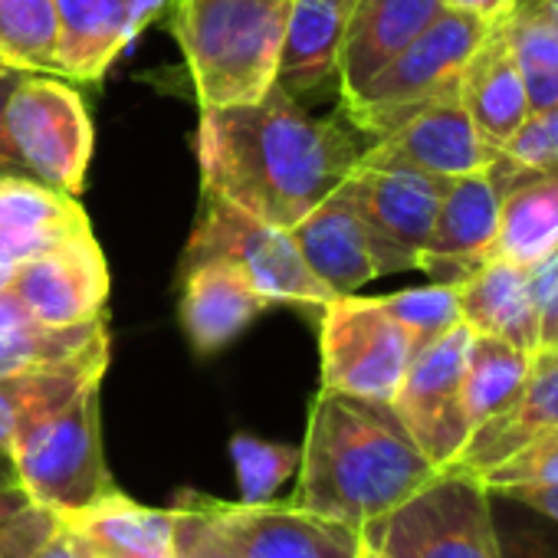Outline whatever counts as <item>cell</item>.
<instances>
[{
    "label": "cell",
    "instance_id": "cell-39",
    "mask_svg": "<svg viewBox=\"0 0 558 558\" xmlns=\"http://www.w3.org/2000/svg\"><path fill=\"white\" fill-rule=\"evenodd\" d=\"M24 70H0V178H31L24 158L17 155L8 125H4V112H8V99L14 93V86L21 83ZM37 181V178H34Z\"/></svg>",
    "mask_w": 558,
    "mask_h": 558
},
{
    "label": "cell",
    "instance_id": "cell-21",
    "mask_svg": "<svg viewBox=\"0 0 558 558\" xmlns=\"http://www.w3.org/2000/svg\"><path fill=\"white\" fill-rule=\"evenodd\" d=\"M457 287L460 319L476 336L502 339L522 352L538 349V313L529 296L525 266L489 256Z\"/></svg>",
    "mask_w": 558,
    "mask_h": 558
},
{
    "label": "cell",
    "instance_id": "cell-19",
    "mask_svg": "<svg viewBox=\"0 0 558 558\" xmlns=\"http://www.w3.org/2000/svg\"><path fill=\"white\" fill-rule=\"evenodd\" d=\"M269 303L253 290L243 269L227 259H207L187 266L181 326L197 355H214L227 349Z\"/></svg>",
    "mask_w": 558,
    "mask_h": 558
},
{
    "label": "cell",
    "instance_id": "cell-34",
    "mask_svg": "<svg viewBox=\"0 0 558 558\" xmlns=\"http://www.w3.org/2000/svg\"><path fill=\"white\" fill-rule=\"evenodd\" d=\"M385 310L411 332L414 349H424L447 329H453L460 319V303H457V287L453 283H434L421 290H404L395 296H381Z\"/></svg>",
    "mask_w": 558,
    "mask_h": 558
},
{
    "label": "cell",
    "instance_id": "cell-4",
    "mask_svg": "<svg viewBox=\"0 0 558 558\" xmlns=\"http://www.w3.org/2000/svg\"><path fill=\"white\" fill-rule=\"evenodd\" d=\"M99 388L102 381L86 385L70 404L27 427L11 447L21 486L60 519L96 506L116 489L102 453Z\"/></svg>",
    "mask_w": 558,
    "mask_h": 558
},
{
    "label": "cell",
    "instance_id": "cell-6",
    "mask_svg": "<svg viewBox=\"0 0 558 558\" xmlns=\"http://www.w3.org/2000/svg\"><path fill=\"white\" fill-rule=\"evenodd\" d=\"M388 558H499L489 493L480 476L447 466L411 499L362 529Z\"/></svg>",
    "mask_w": 558,
    "mask_h": 558
},
{
    "label": "cell",
    "instance_id": "cell-35",
    "mask_svg": "<svg viewBox=\"0 0 558 558\" xmlns=\"http://www.w3.org/2000/svg\"><path fill=\"white\" fill-rule=\"evenodd\" d=\"M174 558H240L220 519L207 506V496L184 489L174 502Z\"/></svg>",
    "mask_w": 558,
    "mask_h": 558
},
{
    "label": "cell",
    "instance_id": "cell-8",
    "mask_svg": "<svg viewBox=\"0 0 558 558\" xmlns=\"http://www.w3.org/2000/svg\"><path fill=\"white\" fill-rule=\"evenodd\" d=\"M414 352L411 332L385 310L381 300L349 293L323 306L319 388L391 404Z\"/></svg>",
    "mask_w": 558,
    "mask_h": 558
},
{
    "label": "cell",
    "instance_id": "cell-20",
    "mask_svg": "<svg viewBox=\"0 0 558 558\" xmlns=\"http://www.w3.org/2000/svg\"><path fill=\"white\" fill-rule=\"evenodd\" d=\"M460 102L493 148H502L529 119L525 86L515 70L502 21L489 24L486 37L466 60L460 73Z\"/></svg>",
    "mask_w": 558,
    "mask_h": 558
},
{
    "label": "cell",
    "instance_id": "cell-16",
    "mask_svg": "<svg viewBox=\"0 0 558 558\" xmlns=\"http://www.w3.org/2000/svg\"><path fill=\"white\" fill-rule=\"evenodd\" d=\"M290 233L306 266L323 279L332 296H349L381 276L372 230L342 184L296 227H290Z\"/></svg>",
    "mask_w": 558,
    "mask_h": 558
},
{
    "label": "cell",
    "instance_id": "cell-11",
    "mask_svg": "<svg viewBox=\"0 0 558 558\" xmlns=\"http://www.w3.org/2000/svg\"><path fill=\"white\" fill-rule=\"evenodd\" d=\"M470 342L473 329L466 323H457L453 329L417 349L391 401L398 417L437 470H447L460 457L473 430L463 411V372Z\"/></svg>",
    "mask_w": 558,
    "mask_h": 558
},
{
    "label": "cell",
    "instance_id": "cell-25",
    "mask_svg": "<svg viewBox=\"0 0 558 558\" xmlns=\"http://www.w3.org/2000/svg\"><path fill=\"white\" fill-rule=\"evenodd\" d=\"M63 80L99 83L132 44L125 0H53Z\"/></svg>",
    "mask_w": 558,
    "mask_h": 558
},
{
    "label": "cell",
    "instance_id": "cell-14",
    "mask_svg": "<svg viewBox=\"0 0 558 558\" xmlns=\"http://www.w3.org/2000/svg\"><path fill=\"white\" fill-rule=\"evenodd\" d=\"M499 158L473 125L470 112L460 102V83L434 96L424 109L404 119L395 132L378 138L362 151V161L375 165H404L437 178H460L489 168Z\"/></svg>",
    "mask_w": 558,
    "mask_h": 558
},
{
    "label": "cell",
    "instance_id": "cell-41",
    "mask_svg": "<svg viewBox=\"0 0 558 558\" xmlns=\"http://www.w3.org/2000/svg\"><path fill=\"white\" fill-rule=\"evenodd\" d=\"M499 493H506V496H512V499H519V502H525V506H532L542 515L558 522V483H551V486H499Z\"/></svg>",
    "mask_w": 558,
    "mask_h": 558
},
{
    "label": "cell",
    "instance_id": "cell-26",
    "mask_svg": "<svg viewBox=\"0 0 558 558\" xmlns=\"http://www.w3.org/2000/svg\"><path fill=\"white\" fill-rule=\"evenodd\" d=\"M558 246V171H522L499 204L493 256L532 266Z\"/></svg>",
    "mask_w": 558,
    "mask_h": 558
},
{
    "label": "cell",
    "instance_id": "cell-44",
    "mask_svg": "<svg viewBox=\"0 0 558 558\" xmlns=\"http://www.w3.org/2000/svg\"><path fill=\"white\" fill-rule=\"evenodd\" d=\"M31 506H37V502L31 499V493H27L21 483H14V486H0V525L11 522V519L21 515V512H27Z\"/></svg>",
    "mask_w": 558,
    "mask_h": 558
},
{
    "label": "cell",
    "instance_id": "cell-32",
    "mask_svg": "<svg viewBox=\"0 0 558 558\" xmlns=\"http://www.w3.org/2000/svg\"><path fill=\"white\" fill-rule=\"evenodd\" d=\"M230 460H233L236 483H240V502L259 506V502H272L276 489L300 473L303 450L290 444L259 440L250 434H233Z\"/></svg>",
    "mask_w": 558,
    "mask_h": 558
},
{
    "label": "cell",
    "instance_id": "cell-9",
    "mask_svg": "<svg viewBox=\"0 0 558 558\" xmlns=\"http://www.w3.org/2000/svg\"><path fill=\"white\" fill-rule=\"evenodd\" d=\"M8 135L31 178L76 197L93 158V122L83 96L63 76L24 73L4 112Z\"/></svg>",
    "mask_w": 558,
    "mask_h": 558
},
{
    "label": "cell",
    "instance_id": "cell-51",
    "mask_svg": "<svg viewBox=\"0 0 558 558\" xmlns=\"http://www.w3.org/2000/svg\"><path fill=\"white\" fill-rule=\"evenodd\" d=\"M0 70H11V66H8V63H4V60H0Z\"/></svg>",
    "mask_w": 558,
    "mask_h": 558
},
{
    "label": "cell",
    "instance_id": "cell-42",
    "mask_svg": "<svg viewBox=\"0 0 558 558\" xmlns=\"http://www.w3.org/2000/svg\"><path fill=\"white\" fill-rule=\"evenodd\" d=\"M515 0H444V8L450 11H463V14H473L486 24H496L502 21L509 11H512Z\"/></svg>",
    "mask_w": 558,
    "mask_h": 558
},
{
    "label": "cell",
    "instance_id": "cell-28",
    "mask_svg": "<svg viewBox=\"0 0 558 558\" xmlns=\"http://www.w3.org/2000/svg\"><path fill=\"white\" fill-rule=\"evenodd\" d=\"M502 31L525 86L529 112L558 106V27L538 0H515L502 17Z\"/></svg>",
    "mask_w": 558,
    "mask_h": 558
},
{
    "label": "cell",
    "instance_id": "cell-24",
    "mask_svg": "<svg viewBox=\"0 0 558 558\" xmlns=\"http://www.w3.org/2000/svg\"><path fill=\"white\" fill-rule=\"evenodd\" d=\"M359 0H290L276 83L290 96L323 89L339 66L342 37Z\"/></svg>",
    "mask_w": 558,
    "mask_h": 558
},
{
    "label": "cell",
    "instance_id": "cell-3",
    "mask_svg": "<svg viewBox=\"0 0 558 558\" xmlns=\"http://www.w3.org/2000/svg\"><path fill=\"white\" fill-rule=\"evenodd\" d=\"M290 0H174L171 31L201 112L259 102L279 73Z\"/></svg>",
    "mask_w": 558,
    "mask_h": 558
},
{
    "label": "cell",
    "instance_id": "cell-22",
    "mask_svg": "<svg viewBox=\"0 0 558 558\" xmlns=\"http://www.w3.org/2000/svg\"><path fill=\"white\" fill-rule=\"evenodd\" d=\"M106 368H109V336L63 365L0 375V450L11 453L14 440L27 427L57 414L86 385L102 381Z\"/></svg>",
    "mask_w": 558,
    "mask_h": 558
},
{
    "label": "cell",
    "instance_id": "cell-45",
    "mask_svg": "<svg viewBox=\"0 0 558 558\" xmlns=\"http://www.w3.org/2000/svg\"><path fill=\"white\" fill-rule=\"evenodd\" d=\"M24 323H34L31 310L11 293V290H0V332H8V329H17Z\"/></svg>",
    "mask_w": 558,
    "mask_h": 558
},
{
    "label": "cell",
    "instance_id": "cell-48",
    "mask_svg": "<svg viewBox=\"0 0 558 558\" xmlns=\"http://www.w3.org/2000/svg\"><path fill=\"white\" fill-rule=\"evenodd\" d=\"M14 272H17V263H14L11 256L0 253V290H11V279H14Z\"/></svg>",
    "mask_w": 558,
    "mask_h": 558
},
{
    "label": "cell",
    "instance_id": "cell-10",
    "mask_svg": "<svg viewBox=\"0 0 558 558\" xmlns=\"http://www.w3.org/2000/svg\"><path fill=\"white\" fill-rule=\"evenodd\" d=\"M450 178H437L404 165L362 161L349 171L342 187L372 230L378 269L401 272L417 269V259L430 240L440 197Z\"/></svg>",
    "mask_w": 558,
    "mask_h": 558
},
{
    "label": "cell",
    "instance_id": "cell-50",
    "mask_svg": "<svg viewBox=\"0 0 558 558\" xmlns=\"http://www.w3.org/2000/svg\"><path fill=\"white\" fill-rule=\"evenodd\" d=\"M362 542H365V538H362ZM362 558H388V555H381L378 548H372V545H365V548H362Z\"/></svg>",
    "mask_w": 558,
    "mask_h": 558
},
{
    "label": "cell",
    "instance_id": "cell-29",
    "mask_svg": "<svg viewBox=\"0 0 558 558\" xmlns=\"http://www.w3.org/2000/svg\"><path fill=\"white\" fill-rule=\"evenodd\" d=\"M529 359L532 352L473 332L466 352V372H463V411L470 427H480L483 421L496 417L519 398L529 378Z\"/></svg>",
    "mask_w": 558,
    "mask_h": 558
},
{
    "label": "cell",
    "instance_id": "cell-2",
    "mask_svg": "<svg viewBox=\"0 0 558 558\" xmlns=\"http://www.w3.org/2000/svg\"><path fill=\"white\" fill-rule=\"evenodd\" d=\"M293 506L365 529L440 470L417 447L395 404L319 388L310 408Z\"/></svg>",
    "mask_w": 558,
    "mask_h": 558
},
{
    "label": "cell",
    "instance_id": "cell-38",
    "mask_svg": "<svg viewBox=\"0 0 558 558\" xmlns=\"http://www.w3.org/2000/svg\"><path fill=\"white\" fill-rule=\"evenodd\" d=\"M57 525H60L57 512L44 506H31L27 512L0 525V558H34V551L50 538Z\"/></svg>",
    "mask_w": 558,
    "mask_h": 558
},
{
    "label": "cell",
    "instance_id": "cell-27",
    "mask_svg": "<svg viewBox=\"0 0 558 558\" xmlns=\"http://www.w3.org/2000/svg\"><path fill=\"white\" fill-rule=\"evenodd\" d=\"M93 548H119V551H155L171 555L174 542V512L142 506L119 489L102 496L96 506L63 515Z\"/></svg>",
    "mask_w": 558,
    "mask_h": 558
},
{
    "label": "cell",
    "instance_id": "cell-7",
    "mask_svg": "<svg viewBox=\"0 0 558 558\" xmlns=\"http://www.w3.org/2000/svg\"><path fill=\"white\" fill-rule=\"evenodd\" d=\"M207 259H227L243 269L266 303H300L323 310L329 300H336L323 279L306 266L290 230L272 227L214 194H204V210L191 233L184 269Z\"/></svg>",
    "mask_w": 558,
    "mask_h": 558
},
{
    "label": "cell",
    "instance_id": "cell-5",
    "mask_svg": "<svg viewBox=\"0 0 558 558\" xmlns=\"http://www.w3.org/2000/svg\"><path fill=\"white\" fill-rule=\"evenodd\" d=\"M486 31V21L447 8L381 73H375L355 96L342 99L345 119L359 132L385 138L434 96L460 83V73Z\"/></svg>",
    "mask_w": 558,
    "mask_h": 558
},
{
    "label": "cell",
    "instance_id": "cell-17",
    "mask_svg": "<svg viewBox=\"0 0 558 558\" xmlns=\"http://www.w3.org/2000/svg\"><path fill=\"white\" fill-rule=\"evenodd\" d=\"M551 430H558V349L538 345L529 359V378L519 398L496 417L473 427L450 466L483 476Z\"/></svg>",
    "mask_w": 558,
    "mask_h": 558
},
{
    "label": "cell",
    "instance_id": "cell-18",
    "mask_svg": "<svg viewBox=\"0 0 558 558\" xmlns=\"http://www.w3.org/2000/svg\"><path fill=\"white\" fill-rule=\"evenodd\" d=\"M444 11V0H359L336 66L342 99L355 96Z\"/></svg>",
    "mask_w": 558,
    "mask_h": 558
},
{
    "label": "cell",
    "instance_id": "cell-40",
    "mask_svg": "<svg viewBox=\"0 0 558 558\" xmlns=\"http://www.w3.org/2000/svg\"><path fill=\"white\" fill-rule=\"evenodd\" d=\"M34 558H96L93 545L60 519V525L50 532V538L34 551Z\"/></svg>",
    "mask_w": 558,
    "mask_h": 558
},
{
    "label": "cell",
    "instance_id": "cell-52",
    "mask_svg": "<svg viewBox=\"0 0 558 558\" xmlns=\"http://www.w3.org/2000/svg\"><path fill=\"white\" fill-rule=\"evenodd\" d=\"M555 349H558V345H555Z\"/></svg>",
    "mask_w": 558,
    "mask_h": 558
},
{
    "label": "cell",
    "instance_id": "cell-12",
    "mask_svg": "<svg viewBox=\"0 0 558 558\" xmlns=\"http://www.w3.org/2000/svg\"><path fill=\"white\" fill-rule=\"evenodd\" d=\"M522 171L529 168L499 151L489 168L450 178L417 269L430 272L434 283H460L473 269H480L496 246L502 191Z\"/></svg>",
    "mask_w": 558,
    "mask_h": 558
},
{
    "label": "cell",
    "instance_id": "cell-46",
    "mask_svg": "<svg viewBox=\"0 0 558 558\" xmlns=\"http://www.w3.org/2000/svg\"><path fill=\"white\" fill-rule=\"evenodd\" d=\"M96 558H174V555H155V551H119V548H93Z\"/></svg>",
    "mask_w": 558,
    "mask_h": 558
},
{
    "label": "cell",
    "instance_id": "cell-30",
    "mask_svg": "<svg viewBox=\"0 0 558 558\" xmlns=\"http://www.w3.org/2000/svg\"><path fill=\"white\" fill-rule=\"evenodd\" d=\"M0 60L11 70L63 76L53 0H0Z\"/></svg>",
    "mask_w": 558,
    "mask_h": 558
},
{
    "label": "cell",
    "instance_id": "cell-36",
    "mask_svg": "<svg viewBox=\"0 0 558 558\" xmlns=\"http://www.w3.org/2000/svg\"><path fill=\"white\" fill-rule=\"evenodd\" d=\"M499 151L529 171H558V106L529 112V119Z\"/></svg>",
    "mask_w": 558,
    "mask_h": 558
},
{
    "label": "cell",
    "instance_id": "cell-49",
    "mask_svg": "<svg viewBox=\"0 0 558 558\" xmlns=\"http://www.w3.org/2000/svg\"><path fill=\"white\" fill-rule=\"evenodd\" d=\"M538 8L555 21V27H558V0H538Z\"/></svg>",
    "mask_w": 558,
    "mask_h": 558
},
{
    "label": "cell",
    "instance_id": "cell-15",
    "mask_svg": "<svg viewBox=\"0 0 558 558\" xmlns=\"http://www.w3.org/2000/svg\"><path fill=\"white\" fill-rule=\"evenodd\" d=\"M240 558H362V529L323 519L293 502H220L207 496Z\"/></svg>",
    "mask_w": 558,
    "mask_h": 558
},
{
    "label": "cell",
    "instance_id": "cell-47",
    "mask_svg": "<svg viewBox=\"0 0 558 558\" xmlns=\"http://www.w3.org/2000/svg\"><path fill=\"white\" fill-rule=\"evenodd\" d=\"M14 483H21L17 480V466H14L11 453L0 450V486H14Z\"/></svg>",
    "mask_w": 558,
    "mask_h": 558
},
{
    "label": "cell",
    "instance_id": "cell-31",
    "mask_svg": "<svg viewBox=\"0 0 558 558\" xmlns=\"http://www.w3.org/2000/svg\"><path fill=\"white\" fill-rule=\"evenodd\" d=\"M106 336H109L106 316H96L76 326H44L37 319L24 323L17 329L0 332V375L63 365L83 355L89 345H96Z\"/></svg>",
    "mask_w": 558,
    "mask_h": 558
},
{
    "label": "cell",
    "instance_id": "cell-23",
    "mask_svg": "<svg viewBox=\"0 0 558 558\" xmlns=\"http://www.w3.org/2000/svg\"><path fill=\"white\" fill-rule=\"evenodd\" d=\"M89 230L83 204L34 178H0V253L24 263Z\"/></svg>",
    "mask_w": 558,
    "mask_h": 558
},
{
    "label": "cell",
    "instance_id": "cell-43",
    "mask_svg": "<svg viewBox=\"0 0 558 558\" xmlns=\"http://www.w3.org/2000/svg\"><path fill=\"white\" fill-rule=\"evenodd\" d=\"M165 8V0H125V14H129V34L132 40L161 14Z\"/></svg>",
    "mask_w": 558,
    "mask_h": 558
},
{
    "label": "cell",
    "instance_id": "cell-37",
    "mask_svg": "<svg viewBox=\"0 0 558 558\" xmlns=\"http://www.w3.org/2000/svg\"><path fill=\"white\" fill-rule=\"evenodd\" d=\"M525 283L538 313V345H558V246L525 266Z\"/></svg>",
    "mask_w": 558,
    "mask_h": 558
},
{
    "label": "cell",
    "instance_id": "cell-13",
    "mask_svg": "<svg viewBox=\"0 0 558 558\" xmlns=\"http://www.w3.org/2000/svg\"><path fill=\"white\" fill-rule=\"evenodd\" d=\"M109 266L93 236L83 230L47 253L17 263L11 293L44 326H76L106 316Z\"/></svg>",
    "mask_w": 558,
    "mask_h": 558
},
{
    "label": "cell",
    "instance_id": "cell-33",
    "mask_svg": "<svg viewBox=\"0 0 558 558\" xmlns=\"http://www.w3.org/2000/svg\"><path fill=\"white\" fill-rule=\"evenodd\" d=\"M489 493V512L496 529L499 558H558V522L538 509L499 493Z\"/></svg>",
    "mask_w": 558,
    "mask_h": 558
},
{
    "label": "cell",
    "instance_id": "cell-1",
    "mask_svg": "<svg viewBox=\"0 0 558 558\" xmlns=\"http://www.w3.org/2000/svg\"><path fill=\"white\" fill-rule=\"evenodd\" d=\"M355 132L342 109L316 119L279 83L259 102L201 112L204 194L290 230L359 165Z\"/></svg>",
    "mask_w": 558,
    "mask_h": 558
}]
</instances>
